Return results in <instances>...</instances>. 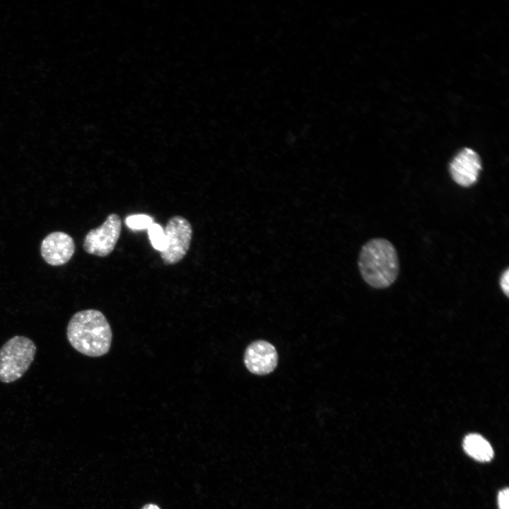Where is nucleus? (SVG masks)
Masks as SVG:
<instances>
[{"label": "nucleus", "mask_w": 509, "mask_h": 509, "mask_svg": "<svg viewBox=\"0 0 509 509\" xmlns=\"http://www.w3.org/2000/svg\"><path fill=\"white\" fill-rule=\"evenodd\" d=\"M66 337L71 346L90 357L108 353L112 332L105 315L99 310L88 309L76 312L69 320Z\"/></svg>", "instance_id": "nucleus-1"}, {"label": "nucleus", "mask_w": 509, "mask_h": 509, "mask_svg": "<svg viewBox=\"0 0 509 509\" xmlns=\"http://www.w3.org/2000/svg\"><path fill=\"white\" fill-rule=\"evenodd\" d=\"M358 265L363 280L375 288H385L397 278L399 258L394 245L385 238L367 242L359 253Z\"/></svg>", "instance_id": "nucleus-2"}, {"label": "nucleus", "mask_w": 509, "mask_h": 509, "mask_svg": "<svg viewBox=\"0 0 509 509\" xmlns=\"http://www.w3.org/2000/svg\"><path fill=\"white\" fill-rule=\"evenodd\" d=\"M37 347L30 339L14 336L0 349V382H13L28 370L36 353Z\"/></svg>", "instance_id": "nucleus-3"}, {"label": "nucleus", "mask_w": 509, "mask_h": 509, "mask_svg": "<svg viewBox=\"0 0 509 509\" xmlns=\"http://www.w3.org/2000/svg\"><path fill=\"white\" fill-rule=\"evenodd\" d=\"M164 232L166 245L160 252V257L165 264H176L183 259L189 248L192 226L184 217L175 216L168 221Z\"/></svg>", "instance_id": "nucleus-4"}, {"label": "nucleus", "mask_w": 509, "mask_h": 509, "mask_svg": "<svg viewBox=\"0 0 509 509\" xmlns=\"http://www.w3.org/2000/svg\"><path fill=\"white\" fill-rule=\"evenodd\" d=\"M121 230L119 216L116 213H110L100 227L87 233L83 241L84 250L98 257L109 255L119 240Z\"/></svg>", "instance_id": "nucleus-5"}, {"label": "nucleus", "mask_w": 509, "mask_h": 509, "mask_svg": "<svg viewBox=\"0 0 509 509\" xmlns=\"http://www.w3.org/2000/svg\"><path fill=\"white\" fill-rule=\"evenodd\" d=\"M244 363L252 374L268 375L277 366V351L274 346L267 341L262 339L254 341L245 351Z\"/></svg>", "instance_id": "nucleus-6"}, {"label": "nucleus", "mask_w": 509, "mask_h": 509, "mask_svg": "<svg viewBox=\"0 0 509 509\" xmlns=\"http://www.w3.org/2000/svg\"><path fill=\"white\" fill-rule=\"evenodd\" d=\"M481 168V160L479 154L472 148H464L450 163L449 172L455 183L461 187H469L477 182Z\"/></svg>", "instance_id": "nucleus-7"}, {"label": "nucleus", "mask_w": 509, "mask_h": 509, "mask_svg": "<svg viewBox=\"0 0 509 509\" xmlns=\"http://www.w3.org/2000/svg\"><path fill=\"white\" fill-rule=\"evenodd\" d=\"M75 250L72 238L64 232H54L42 240L41 255L47 263L59 266L66 263Z\"/></svg>", "instance_id": "nucleus-8"}, {"label": "nucleus", "mask_w": 509, "mask_h": 509, "mask_svg": "<svg viewBox=\"0 0 509 509\" xmlns=\"http://www.w3.org/2000/svg\"><path fill=\"white\" fill-rule=\"evenodd\" d=\"M463 447L469 456L480 462L490 461L493 457L490 443L476 433L469 434L464 438Z\"/></svg>", "instance_id": "nucleus-9"}, {"label": "nucleus", "mask_w": 509, "mask_h": 509, "mask_svg": "<svg viewBox=\"0 0 509 509\" xmlns=\"http://www.w3.org/2000/svg\"><path fill=\"white\" fill-rule=\"evenodd\" d=\"M148 233L152 246L154 249L162 252L165 248L166 240L164 229L160 225L153 223L148 228Z\"/></svg>", "instance_id": "nucleus-10"}, {"label": "nucleus", "mask_w": 509, "mask_h": 509, "mask_svg": "<svg viewBox=\"0 0 509 509\" xmlns=\"http://www.w3.org/2000/svg\"><path fill=\"white\" fill-rule=\"evenodd\" d=\"M127 226L133 230L148 229L153 223V218L146 214H134L125 219Z\"/></svg>", "instance_id": "nucleus-11"}, {"label": "nucleus", "mask_w": 509, "mask_h": 509, "mask_svg": "<svg viewBox=\"0 0 509 509\" xmlns=\"http://www.w3.org/2000/svg\"><path fill=\"white\" fill-rule=\"evenodd\" d=\"M500 286L505 293L508 297L509 294V269L507 268L501 274L500 278Z\"/></svg>", "instance_id": "nucleus-12"}, {"label": "nucleus", "mask_w": 509, "mask_h": 509, "mask_svg": "<svg viewBox=\"0 0 509 509\" xmlns=\"http://www.w3.org/2000/svg\"><path fill=\"white\" fill-rule=\"evenodd\" d=\"M508 495L509 491L508 488L499 492L498 496L499 509H508Z\"/></svg>", "instance_id": "nucleus-13"}, {"label": "nucleus", "mask_w": 509, "mask_h": 509, "mask_svg": "<svg viewBox=\"0 0 509 509\" xmlns=\"http://www.w3.org/2000/svg\"><path fill=\"white\" fill-rule=\"evenodd\" d=\"M141 509H160L158 505L154 503H148L145 505Z\"/></svg>", "instance_id": "nucleus-14"}]
</instances>
